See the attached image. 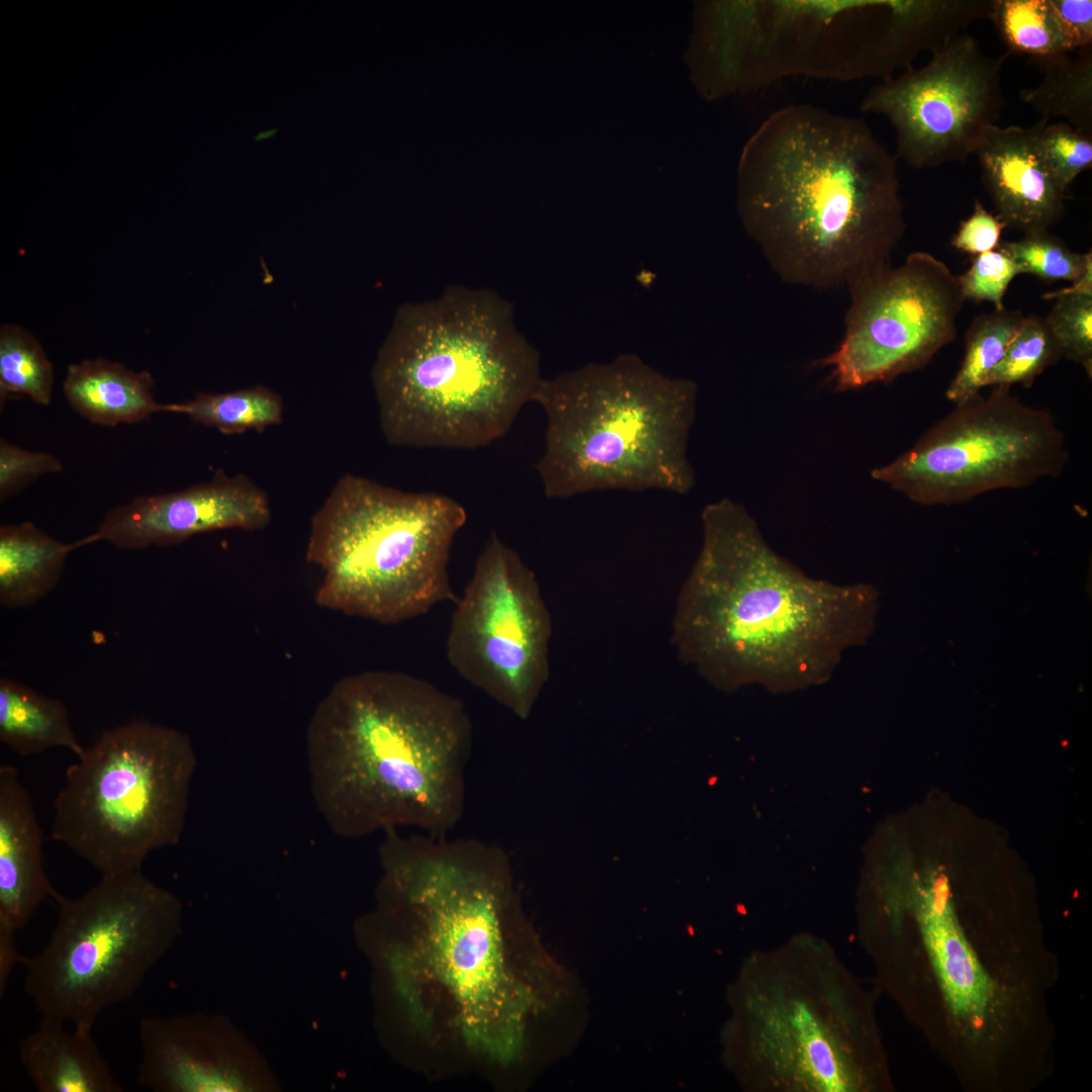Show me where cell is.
I'll return each instance as SVG.
<instances>
[{"label":"cell","mask_w":1092,"mask_h":1092,"mask_svg":"<svg viewBox=\"0 0 1092 1092\" xmlns=\"http://www.w3.org/2000/svg\"><path fill=\"white\" fill-rule=\"evenodd\" d=\"M1006 224L976 200L973 212L963 220L951 239V246L972 255L998 249Z\"/></svg>","instance_id":"836d02e7"},{"label":"cell","mask_w":1092,"mask_h":1092,"mask_svg":"<svg viewBox=\"0 0 1092 1092\" xmlns=\"http://www.w3.org/2000/svg\"><path fill=\"white\" fill-rule=\"evenodd\" d=\"M63 470L56 456L42 451L25 450L6 439L0 440V500L19 493L37 478Z\"/></svg>","instance_id":"d6a6232c"},{"label":"cell","mask_w":1092,"mask_h":1092,"mask_svg":"<svg viewBox=\"0 0 1092 1092\" xmlns=\"http://www.w3.org/2000/svg\"><path fill=\"white\" fill-rule=\"evenodd\" d=\"M744 984V1065L753 1088H892L876 1000L828 942L802 933L760 950Z\"/></svg>","instance_id":"8992f818"},{"label":"cell","mask_w":1092,"mask_h":1092,"mask_svg":"<svg viewBox=\"0 0 1092 1092\" xmlns=\"http://www.w3.org/2000/svg\"><path fill=\"white\" fill-rule=\"evenodd\" d=\"M1018 274L1014 261L997 249L976 255L971 267L958 278L965 299L990 301L1000 310L1005 308V292Z\"/></svg>","instance_id":"1f68e13d"},{"label":"cell","mask_w":1092,"mask_h":1092,"mask_svg":"<svg viewBox=\"0 0 1092 1092\" xmlns=\"http://www.w3.org/2000/svg\"><path fill=\"white\" fill-rule=\"evenodd\" d=\"M1008 56H990L974 36L959 33L935 49L925 66L871 88L859 109L889 120L896 157L909 166L964 163L1000 118L1001 73Z\"/></svg>","instance_id":"5bb4252c"},{"label":"cell","mask_w":1092,"mask_h":1092,"mask_svg":"<svg viewBox=\"0 0 1092 1092\" xmlns=\"http://www.w3.org/2000/svg\"><path fill=\"white\" fill-rule=\"evenodd\" d=\"M988 19L1008 55L1031 61L1068 52L1049 0H991Z\"/></svg>","instance_id":"484cf974"},{"label":"cell","mask_w":1092,"mask_h":1092,"mask_svg":"<svg viewBox=\"0 0 1092 1092\" xmlns=\"http://www.w3.org/2000/svg\"><path fill=\"white\" fill-rule=\"evenodd\" d=\"M54 369L39 342L23 328L4 325L0 330V397L22 394L48 405L52 400Z\"/></svg>","instance_id":"4316f807"},{"label":"cell","mask_w":1092,"mask_h":1092,"mask_svg":"<svg viewBox=\"0 0 1092 1092\" xmlns=\"http://www.w3.org/2000/svg\"><path fill=\"white\" fill-rule=\"evenodd\" d=\"M271 517L268 494L250 476L218 469L208 481L112 509L95 533L77 543L106 541L123 550L170 546L211 531L262 530Z\"/></svg>","instance_id":"9a60e30c"},{"label":"cell","mask_w":1092,"mask_h":1092,"mask_svg":"<svg viewBox=\"0 0 1092 1092\" xmlns=\"http://www.w3.org/2000/svg\"><path fill=\"white\" fill-rule=\"evenodd\" d=\"M1063 294H1087L1092 295V263L1088 265L1083 275L1073 282V285L1057 291L1046 292L1043 299H1054Z\"/></svg>","instance_id":"8d00e7d4"},{"label":"cell","mask_w":1092,"mask_h":1092,"mask_svg":"<svg viewBox=\"0 0 1092 1092\" xmlns=\"http://www.w3.org/2000/svg\"><path fill=\"white\" fill-rule=\"evenodd\" d=\"M998 249L1014 261L1020 274L1029 273L1046 281L1075 282L1092 263L1091 251L1075 253L1046 232L1024 234L1018 241L1000 244Z\"/></svg>","instance_id":"f1b7e54d"},{"label":"cell","mask_w":1092,"mask_h":1092,"mask_svg":"<svg viewBox=\"0 0 1092 1092\" xmlns=\"http://www.w3.org/2000/svg\"><path fill=\"white\" fill-rule=\"evenodd\" d=\"M1039 145L1049 168L1066 190L1092 166V135L1067 122L1046 124L1040 132Z\"/></svg>","instance_id":"4dcf8cb0"},{"label":"cell","mask_w":1092,"mask_h":1092,"mask_svg":"<svg viewBox=\"0 0 1092 1092\" xmlns=\"http://www.w3.org/2000/svg\"><path fill=\"white\" fill-rule=\"evenodd\" d=\"M1020 310L995 309L979 315L966 335L962 364L947 386L945 396L957 403L978 395L1003 358L1024 321Z\"/></svg>","instance_id":"d4e9b609"},{"label":"cell","mask_w":1092,"mask_h":1092,"mask_svg":"<svg viewBox=\"0 0 1092 1092\" xmlns=\"http://www.w3.org/2000/svg\"><path fill=\"white\" fill-rule=\"evenodd\" d=\"M78 547L49 535L30 522L0 528V604L23 608L58 584L67 557Z\"/></svg>","instance_id":"44dd1931"},{"label":"cell","mask_w":1092,"mask_h":1092,"mask_svg":"<svg viewBox=\"0 0 1092 1092\" xmlns=\"http://www.w3.org/2000/svg\"><path fill=\"white\" fill-rule=\"evenodd\" d=\"M1068 52L1092 46V1L1049 0Z\"/></svg>","instance_id":"e575fe53"},{"label":"cell","mask_w":1092,"mask_h":1092,"mask_svg":"<svg viewBox=\"0 0 1092 1092\" xmlns=\"http://www.w3.org/2000/svg\"><path fill=\"white\" fill-rule=\"evenodd\" d=\"M704 80L712 95L791 76L853 81L895 72L892 0H760L708 6Z\"/></svg>","instance_id":"30bf717a"},{"label":"cell","mask_w":1092,"mask_h":1092,"mask_svg":"<svg viewBox=\"0 0 1092 1092\" xmlns=\"http://www.w3.org/2000/svg\"><path fill=\"white\" fill-rule=\"evenodd\" d=\"M1061 356L1044 318L1033 314L1025 316L1003 358L990 373L987 386L1021 384L1029 387L1036 376Z\"/></svg>","instance_id":"83f0119b"},{"label":"cell","mask_w":1092,"mask_h":1092,"mask_svg":"<svg viewBox=\"0 0 1092 1092\" xmlns=\"http://www.w3.org/2000/svg\"><path fill=\"white\" fill-rule=\"evenodd\" d=\"M148 371H134L103 358L84 360L68 367L63 389L70 405L87 421L115 427L134 424L152 415L168 412L153 393Z\"/></svg>","instance_id":"ffe728a7"},{"label":"cell","mask_w":1092,"mask_h":1092,"mask_svg":"<svg viewBox=\"0 0 1092 1092\" xmlns=\"http://www.w3.org/2000/svg\"><path fill=\"white\" fill-rule=\"evenodd\" d=\"M1044 322L1062 355L1092 372V295L1063 294Z\"/></svg>","instance_id":"f546056e"},{"label":"cell","mask_w":1092,"mask_h":1092,"mask_svg":"<svg viewBox=\"0 0 1092 1092\" xmlns=\"http://www.w3.org/2000/svg\"><path fill=\"white\" fill-rule=\"evenodd\" d=\"M276 132H277V128H271V129H268V130H264V131L259 132L255 136V140L257 142L265 141V140H268V139L274 136L276 134Z\"/></svg>","instance_id":"74e56055"},{"label":"cell","mask_w":1092,"mask_h":1092,"mask_svg":"<svg viewBox=\"0 0 1092 1092\" xmlns=\"http://www.w3.org/2000/svg\"><path fill=\"white\" fill-rule=\"evenodd\" d=\"M1031 60L1043 76L1039 84L1020 90L1021 101L1042 118H1064L1092 135V46Z\"/></svg>","instance_id":"603a6c76"},{"label":"cell","mask_w":1092,"mask_h":1092,"mask_svg":"<svg viewBox=\"0 0 1092 1092\" xmlns=\"http://www.w3.org/2000/svg\"><path fill=\"white\" fill-rule=\"evenodd\" d=\"M737 199L746 234L793 285L852 290L891 267L906 228L896 157L861 118L811 104L755 129Z\"/></svg>","instance_id":"6da1fadb"},{"label":"cell","mask_w":1092,"mask_h":1092,"mask_svg":"<svg viewBox=\"0 0 1092 1092\" xmlns=\"http://www.w3.org/2000/svg\"><path fill=\"white\" fill-rule=\"evenodd\" d=\"M703 540L676 604L679 658L717 687L791 690L824 682L872 634L876 590L807 576L729 498L701 514Z\"/></svg>","instance_id":"7a4b0ae2"},{"label":"cell","mask_w":1092,"mask_h":1092,"mask_svg":"<svg viewBox=\"0 0 1092 1092\" xmlns=\"http://www.w3.org/2000/svg\"><path fill=\"white\" fill-rule=\"evenodd\" d=\"M19 1059L40 1092H121L92 1036V1029L65 1028L41 1017L37 1028L18 1041Z\"/></svg>","instance_id":"d6986e66"},{"label":"cell","mask_w":1092,"mask_h":1092,"mask_svg":"<svg viewBox=\"0 0 1092 1092\" xmlns=\"http://www.w3.org/2000/svg\"><path fill=\"white\" fill-rule=\"evenodd\" d=\"M46 946L24 959V990L41 1017L92 1029L109 1006L138 991L181 933L182 905L142 871L54 900Z\"/></svg>","instance_id":"9c48e42d"},{"label":"cell","mask_w":1092,"mask_h":1092,"mask_svg":"<svg viewBox=\"0 0 1092 1092\" xmlns=\"http://www.w3.org/2000/svg\"><path fill=\"white\" fill-rule=\"evenodd\" d=\"M698 387L633 354L542 378L533 401L546 416L535 469L547 498L605 490L691 491L688 457Z\"/></svg>","instance_id":"5b68a950"},{"label":"cell","mask_w":1092,"mask_h":1092,"mask_svg":"<svg viewBox=\"0 0 1092 1092\" xmlns=\"http://www.w3.org/2000/svg\"><path fill=\"white\" fill-rule=\"evenodd\" d=\"M13 928L0 924V995L6 991L9 976L17 963H22L23 958L19 954Z\"/></svg>","instance_id":"d590c367"},{"label":"cell","mask_w":1092,"mask_h":1092,"mask_svg":"<svg viewBox=\"0 0 1092 1092\" xmlns=\"http://www.w3.org/2000/svg\"><path fill=\"white\" fill-rule=\"evenodd\" d=\"M42 833L19 771L0 766V924L23 928L59 893L43 866Z\"/></svg>","instance_id":"ac0fdd59"},{"label":"cell","mask_w":1092,"mask_h":1092,"mask_svg":"<svg viewBox=\"0 0 1092 1092\" xmlns=\"http://www.w3.org/2000/svg\"><path fill=\"white\" fill-rule=\"evenodd\" d=\"M455 604L446 643L450 665L527 719L549 676L552 634L534 572L492 533Z\"/></svg>","instance_id":"7c38bea8"},{"label":"cell","mask_w":1092,"mask_h":1092,"mask_svg":"<svg viewBox=\"0 0 1092 1092\" xmlns=\"http://www.w3.org/2000/svg\"><path fill=\"white\" fill-rule=\"evenodd\" d=\"M466 520L448 495L341 476L310 521L305 557L321 573L315 602L380 624L455 603L448 562Z\"/></svg>","instance_id":"52a82bcc"},{"label":"cell","mask_w":1092,"mask_h":1092,"mask_svg":"<svg viewBox=\"0 0 1092 1092\" xmlns=\"http://www.w3.org/2000/svg\"><path fill=\"white\" fill-rule=\"evenodd\" d=\"M1048 119L1028 127L990 126L975 152L983 183L1006 224L1024 234L1046 232L1064 212L1065 192L1039 145Z\"/></svg>","instance_id":"e0dca14e"},{"label":"cell","mask_w":1092,"mask_h":1092,"mask_svg":"<svg viewBox=\"0 0 1092 1092\" xmlns=\"http://www.w3.org/2000/svg\"><path fill=\"white\" fill-rule=\"evenodd\" d=\"M371 377L389 445L448 449L503 438L542 380L513 305L459 285L399 306Z\"/></svg>","instance_id":"277c9868"},{"label":"cell","mask_w":1092,"mask_h":1092,"mask_svg":"<svg viewBox=\"0 0 1092 1092\" xmlns=\"http://www.w3.org/2000/svg\"><path fill=\"white\" fill-rule=\"evenodd\" d=\"M0 741L20 756L55 747L79 756L85 749L62 701L7 677L0 678Z\"/></svg>","instance_id":"7402d4cb"},{"label":"cell","mask_w":1092,"mask_h":1092,"mask_svg":"<svg viewBox=\"0 0 1092 1092\" xmlns=\"http://www.w3.org/2000/svg\"><path fill=\"white\" fill-rule=\"evenodd\" d=\"M849 293L843 338L820 361L840 391L925 367L956 338L966 300L959 278L927 252L909 254Z\"/></svg>","instance_id":"4fadbf2b"},{"label":"cell","mask_w":1092,"mask_h":1092,"mask_svg":"<svg viewBox=\"0 0 1092 1092\" xmlns=\"http://www.w3.org/2000/svg\"><path fill=\"white\" fill-rule=\"evenodd\" d=\"M168 412L186 415L225 435L263 432L284 419L282 397L262 385L220 393L199 392L188 401L168 403Z\"/></svg>","instance_id":"cb8c5ba5"},{"label":"cell","mask_w":1092,"mask_h":1092,"mask_svg":"<svg viewBox=\"0 0 1092 1092\" xmlns=\"http://www.w3.org/2000/svg\"><path fill=\"white\" fill-rule=\"evenodd\" d=\"M197 757L173 727L132 721L105 730L66 770L51 838L101 876L142 871L183 833Z\"/></svg>","instance_id":"ba28073f"},{"label":"cell","mask_w":1092,"mask_h":1092,"mask_svg":"<svg viewBox=\"0 0 1092 1092\" xmlns=\"http://www.w3.org/2000/svg\"><path fill=\"white\" fill-rule=\"evenodd\" d=\"M139 1083L155 1092L236 1091L245 1086L240 1044L221 1018L146 1017Z\"/></svg>","instance_id":"2e32d148"},{"label":"cell","mask_w":1092,"mask_h":1092,"mask_svg":"<svg viewBox=\"0 0 1092 1092\" xmlns=\"http://www.w3.org/2000/svg\"><path fill=\"white\" fill-rule=\"evenodd\" d=\"M472 740L463 702L430 681L391 670L345 676L307 729L315 805L345 838L400 826L445 836L464 813Z\"/></svg>","instance_id":"3957f363"},{"label":"cell","mask_w":1092,"mask_h":1092,"mask_svg":"<svg viewBox=\"0 0 1092 1092\" xmlns=\"http://www.w3.org/2000/svg\"><path fill=\"white\" fill-rule=\"evenodd\" d=\"M992 387L957 403L872 478L916 504L949 506L1061 475L1069 450L1054 416L1022 402L1010 387Z\"/></svg>","instance_id":"8fae6325"}]
</instances>
